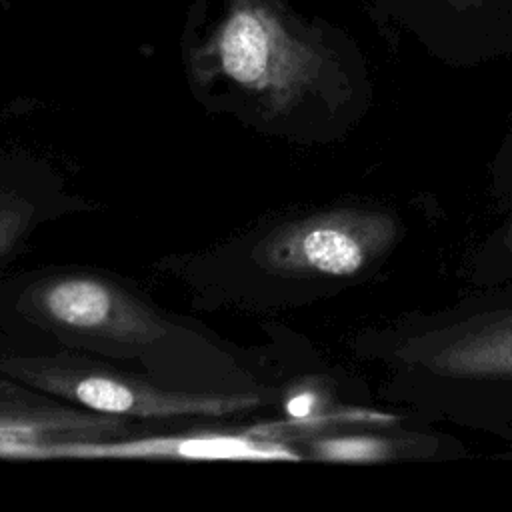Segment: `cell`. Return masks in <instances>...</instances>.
<instances>
[{
  "mask_svg": "<svg viewBox=\"0 0 512 512\" xmlns=\"http://www.w3.org/2000/svg\"><path fill=\"white\" fill-rule=\"evenodd\" d=\"M350 352L380 404L512 444V282L376 320Z\"/></svg>",
  "mask_w": 512,
  "mask_h": 512,
  "instance_id": "1",
  "label": "cell"
},
{
  "mask_svg": "<svg viewBox=\"0 0 512 512\" xmlns=\"http://www.w3.org/2000/svg\"><path fill=\"white\" fill-rule=\"evenodd\" d=\"M206 62L260 124L290 140L338 142L362 114L356 88L334 56L268 0H234Z\"/></svg>",
  "mask_w": 512,
  "mask_h": 512,
  "instance_id": "2",
  "label": "cell"
},
{
  "mask_svg": "<svg viewBox=\"0 0 512 512\" xmlns=\"http://www.w3.org/2000/svg\"><path fill=\"white\" fill-rule=\"evenodd\" d=\"M406 224L384 202L346 200L290 216L256 236L246 262L286 298L312 300L368 282L402 244Z\"/></svg>",
  "mask_w": 512,
  "mask_h": 512,
  "instance_id": "3",
  "label": "cell"
},
{
  "mask_svg": "<svg viewBox=\"0 0 512 512\" xmlns=\"http://www.w3.org/2000/svg\"><path fill=\"white\" fill-rule=\"evenodd\" d=\"M22 322L88 352L164 360L190 336L132 290L90 272H56L30 280L14 296Z\"/></svg>",
  "mask_w": 512,
  "mask_h": 512,
  "instance_id": "4",
  "label": "cell"
},
{
  "mask_svg": "<svg viewBox=\"0 0 512 512\" xmlns=\"http://www.w3.org/2000/svg\"><path fill=\"white\" fill-rule=\"evenodd\" d=\"M0 372L58 400L128 420L226 418L272 402L266 392L178 390L60 356H0Z\"/></svg>",
  "mask_w": 512,
  "mask_h": 512,
  "instance_id": "5",
  "label": "cell"
},
{
  "mask_svg": "<svg viewBox=\"0 0 512 512\" xmlns=\"http://www.w3.org/2000/svg\"><path fill=\"white\" fill-rule=\"evenodd\" d=\"M16 458H168V460H302L286 440L268 434L196 432L142 438H40Z\"/></svg>",
  "mask_w": 512,
  "mask_h": 512,
  "instance_id": "6",
  "label": "cell"
},
{
  "mask_svg": "<svg viewBox=\"0 0 512 512\" xmlns=\"http://www.w3.org/2000/svg\"><path fill=\"white\" fill-rule=\"evenodd\" d=\"M460 272L470 288L512 282V210H506L504 218L470 250Z\"/></svg>",
  "mask_w": 512,
  "mask_h": 512,
  "instance_id": "7",
  "label": "cell"
},
{
  "mask_svg": "<svg viewBox=\"0 0 512 512\" xmlns=\"http://www.w3.org/2000/svg\"><path fill=\"white\" fill-rule=\"evenodd\" d=\"M42 204L24 190L0 186V258L12 254L40 224Z\"/></svg>",
  "mask_w": 512,
  "mask_h": 512,
  "instance_id": "8",
  "label": "cell"
},
{
  "mask_svg": "<svg viewBox=\"0 0 512 512\" xmlns=\"http://www.w3.org/2000/svg\"><path fill=\"white\" fill-rule=\"evenodd\" d=\"M490 192L504 212L512 210V122L492 158Z\"/></svg>",
  "mask_w": 512,
  "mask_h": 512,
  "instance_id": "9",
  "label": "cell"
},
{
  "mask_svg": "<svg viewBox=\"0 0 512 512\" xmlns=\"http://www.w3.org/2000/svg\"><path fill=\"white\" fill-rule=\"evenodd\" d=\"M446 2H450L454 8H470V6L476 4L478 0H446Z\"/></svg>",
  "mask_w": 512,
  "mask_h": 512,
  "instance_id": "10",
  "label": "cell"
},
{
  "mask_svg": "<svg viewBox=\"0 0 512 512\" xmlns=\"http://www.w3.org/2000/svg\"><path fill=\"white\" fill-rule=\"evenodd\" d=\"M508 456H512V452H510V454H508Z\"/></svg>",
  "mask_w": 512,
  "mask_h": 512,
  "instance_id": "11",
  "label": "cell"
}]
</instances>
